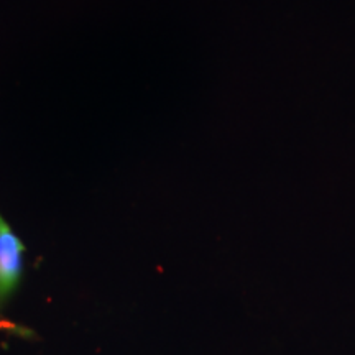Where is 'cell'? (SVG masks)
Wrapping results in <instances>:
<instances>
[{
  "mask_svg": "<svg viewBox=\"0 0 355 355\" xmlns=\"http://www.w3.org/2000/svg\"><path fill=\"white\" fill-rule=\"evenodd\" d=\"M25 245L0 214V304L13 295L24 272Z\"/></svg>",
  "mask_w": 355,
  "mask_h": 355,
  "instance_id": "1",
  "label": "cell"
}]
</instances>
